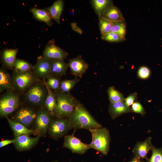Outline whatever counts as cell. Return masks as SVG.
Instances as JSON below:
<instances>
[{
    "label": "cell",
    "mask_w": 162,
    "mask_h": 162,
    "mask_svg": "<svg viewBox=\"0 0 162 162\" xmlns=\"http://www.w3.org/2000/svg\"><path fill=\"white\" fill-rule=\"evenodd\" d=\"M68 118L71 129L75 130L83 129L89 130L102 127L84 106L78 102Z\"/></svg>",
    "instance_id": "6da1fadb"
},
{
    "label": "cell",
    "mask_w": 162,
    "mask_h": 162,
    "mask_svg": "<svg viewBox=\"0 0 162 162\" xmlns=\"http://www.w3.org/2000/svg\"><path fill=\"white\" fill-rule=\"evenodd\" d=\"M54 92L56 100L54 116L58 118H69L78 102L69 93L60 90L54 91Z\"/></svg>",
    "instance_id": "7a4b0ae2"
},
{
    "label": "cell",
    "mask_w": 162,
    "mask_h": 162,
    "mask_svg": "<svg viewBox=\"0 0 162 162\" xmlns=\"http://www.w3.org/2000/svg\"><path fill=\"white\" fill-rule=\"evenodd\" d=\"M91 133V148L107 155L109 150L110 137L109 131L106 128H94L89 130Z\"/></svg>",
    "instance_id": "3957f363"
},
{
    "label": "cell",
    "mask_w": 162,
    "mask_h": 162,
    "mask_svg": "<svg viewBox=\"0 0 162 162\" xmlns=\"http://www.w3.org/2000/svg\"><path fill=\"white\" fill-rule=\"evenodd\" d=\"M48 94L45 83L38 81L30 86L25 95L26 101L35 106L44 104Z\"/></svg>",
    "instance_id": "277c9868"
},
{
    "label": "cell",
    "mask_w": 162,
    "mask_h": 162,
    "mask_svg": "<svg viewBox=\"0 0 162 162\" xmlns=\"http://www.w3.org/2000/svg\"><path fill=\"white\" fill-rule=\"evenodd\" d=\"M12 79L14 90L20 92H23L39 81L31 71L24 73L14 72Z\"/></svg>",
    "instance_id": "5b68a950"
},
{
    "label": "cell",
    "mask_w": 162,
    "mask_h": 162,
    "mask_svg": "<svg viewBox=\"0 0 162 162\" xmlns=\"http://www.w3.org/2000/svg\"><path fill=\"white\" fill-rule=\"evenodd\" d=\"M19 104L18 95L12 92L8 91L0 99V115L6 117L12 113L18 107Z\"/></svg>",
    "instance_id": "8992f818"
},
{
    "label": "cell",
    "mask_w": 162,
    "mask_h": 162,
    "mask_svg": "<svg viewBox=\"0 0 162 162\" xmlns=\"http://www.w3.org/2000/svg\"><path fill=\"white\" fill-rule=\"evenodd\" d=\"M71 129L68 118H58L52 120L47 131L51 138L57 140L66 136Z\"/></svg>",
    "instance_id": "52a82bcc"
},
{
    "label": "cell",
    "mask_w": 162,
    "mask_h": 162,
    "mask_svg": "<svg viewBox=\"0 0 162 162\" xmlns=\"http://www.w3.org/2000/svg\"><path fill=\"white\" fill-rule=\"evenodd\" d=\"M52 116L45 109L40 110L37 113L34 120L33 134L40 136H45L49 124L52 120Z\"/></svg>",
    "instance_id": "ba28073f"
},
{
    "label": "cell",
    "mask_w": 162,
    "mask_h": 162,
    "mask_svg": "<svg viewBox=\"0 0 162 162\" xmlns=\"http://www.w3.org/2000/svg\"><path fill=\"white\" fill-rule=\"evenodd\" d=\"M76 130L71 134L65 136L63 147L70 149L72 153L81 154L85 153L88 150L91 148L90 144L82 142L79 139L74 136Z\"/></svg>",
    "instance_id": "9c48e42d"
},
{
    "label": "cell",
    "mask_w": 162,
    "mask_h": 162,
    "mask_svg": "<svg viewBox=\"0 0 162 162\" xmlns=\"http://www.w3.org/2000/svg\"><path fill=\"white\" fill-rule=\"evenodd\" d=\"M51 59L43 57L38 58L37 62L33 66V73L37 78L45 80L51 76Z\"/></svg>",
    "instance_id": "30bf717a"
},
{
    "label": "cell",
    "mask_w": 162,
    "mask_h": 162,
    "mask_svg": "<svg viewBox=\"0 0 162 162\" xmlns=\"http://www.w3.org/2000/svg\"><path fill=\"white\" fill-rule=\"evenodd\" d=\"M68 53L64 50L57 46L54 39L50 40L46 45L43 52L42 56L52 59L66 58Z\"/></svg>",
    "instance_id": "8fae6325"
},
{
    "label": "cell",
    "mask_w": 162,
    "mask_h": 162,
    "mask_svg": "<svg viewBox=\"0 0 162 162\" xmlns=\"http://www.w3.org/2000/svg\"><path fill=\"white\" fill-rule=\"evenodd\" d=\"M40 136L38 135L34 137H31L25 135L15 136L14 144L16 149L19 151L28 150L38 143Z\"/></svg>",
    "instance_id": "7c38bea8"
},
{
    "label": "cell",
    "mask_w": 162,
    "mask_h": 162,
    "mask_svg": "<svg viewBox=\"0 0 162 162\" xmlns=\"http://www.w3.org/2000/svg\"><path fill=\"white\" fill-rule=\"evenodd\" d=\"M36 114L32 109L27 107H22L16 112L14 120L27 128L34 121Z\"/></svg>",
    "instance_id": "4fadbf2b"
},
{
    "label": "cell",
    "mask_w": 162,
    "mask_h": 162,
    "mask_svg": "<svg viewBox=\"0 0 162 162\" xmlns=\"http://www.w3.org/2000/svg\"><path fill=\"white\" fill-rule=\"evenodd\" d=\"M68 65L71 74L76 78H81L88 68V65L80 56L69 60Z\"/></svg>",
    "instance_id": "5bb4252c"
},
{
    "label": "cell",
    "mask_w": 162,
    "mask_h": 162,
    "mask_svg": "<svg viewBox=\"0 0 162 162\" xmlns=\"http://www.w3.org/2000/svg\"><path fill=\"white\" fill-rule=\"evenodd\" d=\"M151 140V137H149L143 142H137L132 151L134 157L147 160V154L149 151L152 150L153 146Z\"/></svg>",
    "instance_id": "9a60e30c"
},
{
    "label": "cell",
    "mask_w": 162,
    "mask_h": 162,
    "mask_svg": "<svg viewBox=\"0 0 162 162\" xmlns=\"http://www.w3.org/2000/svg\"><path fill=\"white\" fill-rule=\"evenodd\" d=\"M18 49H5L1 52V61L3 65L9 69H12L14 67Z\"/></svg>",
    "instance_id": "2e32d148"
},
{
    "label": "cell",
    "mask_w": 162,
    "mask_h": 162,
    "mask_svg": "<svg viewBox=\"0 0 162 162\" xmlns=\"http://www.w3.org/2000/svg\"><path fill=\"white\" fill-rule=\"evenodd\" d=\"M109 112L112 119H115L124 114L132 112L131 108L127 106L124 101L110 103Z\"/></svg>",
    "instance_id": "e0dca14e"
},
{
    "label": "cell",
    "mask_w": 162,
    "mask_h": 162,
    "mask_svg": "<svg viewBox=\"0 0 162 162\" xmlns=\"http://www.w3.org/2000/svg\"><path fill=\"white\" fill-rule=\"evenodd\" d=\"M64 2L62 0L55 1L50 7L44 9L49 14L52 20L58 24H60V19L64 9Z\"/></svg>",
    "instance_id": "ac0fdd59"
},
{
    "label": "cell",
    "mask_w": 162,
    "mask_h": 162,
    "mask_svg": "<svg viewBox=\"0 0 162 162\" xmlns=\"http://www.w3.org/2000/svg\"><path fill=\"white\" fill-rule=\"evenodd\" d=\"M51 75L57 77L65 74L69 67L62 59H52L51 62Z\"/></svg>",
    "instance_id": "d6986e66"
},
{
    "label": "cell",
    "mask_w": 162,
    "mask_h": 162,
    "mask_svg": "<svg viewBox=\"0 0 162 162\" xmlns=\"http://www.w3.org/2000/svg\"><path fill=\"white\" fill-rule=\"evenodd\" d=\"M103 18L113 22L125 21L120 10L114 4L109 7L101 16Z\"/></svg>",
    "instance_id": "ffe728a7"
},
{
    "label": "cell",
    "mask_w": 162,
    "mask_h": 162,
    "mask_svg": "<svg viewBox=\"0 0 162 162\" xmlns=\"http://www.w3.org/2000/svg\"><path fill=\"white\" fill-rule=\"evenodd\" d=\"M6 118L15 136L22 135L29 136L33 133V130L28 129L20 123L10 119L8 116Z\"/></svg>",
    "instance_id": "44dd1931"
},
{
    "label": "cell",
    "mask_w": 162,
    "mask_h": 162,
    "mask_svg": "<svg viewBox=\"0 0 162 162\" xmlns=\"http://www.w3.org/2000/svg\"><path fill=\"white\" fill-rule=\"evenodd\" d=\"M29 10L32 14L33 17L36 20L43 22L50 27L53 25L52 18L48 13L44 9L32 7L30 8Z\"/></svg>",
    "instance_id": "7402d4cb"
},
{
    "label": "cell",
    "mask_w": 162,
    "mask_h": 162,
    "mask_svg": "<svg viewBox=\"0 0 162 162\" xmlns=\"http://www.w3.org/2000/svg\"><path fill=\"white\" fill-rule=\"evenodd\" d=\"M12 92L14 90L12 83V79L5 69L1 68L0 70V91L4 90Z\"/></svg>",
    "instance_id": "603a6c76"
},
{
    "label": "cell",
    "mask_w": 162,
    "mask_h": 162,
    "mask_svg": "<svg viewBox=\"0 0 162 162\" xmlns=\"http://www.w3.org/2000/svg\"><path fill=\"white\" fill-rule=\"evenodd\" d=\"M92 7L98 18L109 7L113 4L110 0H92L91 1Z\"/></svg>",
    "instance_id": "cb8c5ba5"
},
{
    "label": "cell",
    "mask_w": 162,
    "mask_h": 162,
    "mask_svg": "<svg viewBox=\"0 0 162 162\" xmlns=\"http://www.w3.org/2000/svg\"><path fill=\"white\" fill-rule=\"evenodd\" d=\"M46 85L48 90V94L44 105L47 110L52 116H54V111L56 106L55 96L54 92Z\"/></svg>",
    "instance_id": "d4e9b609"
},
{
    "label": "cell",
    "mask_w": 162,
    "mask_h": 162,
    "mask_svg": "<svg viewBox=\"0 0 162 162\" xmlns=\"http://www.w3.org/2000/svg\"><path fill=\"white\" fill-rule=\"evenodd\" d=\"M33 66L30 64L23 60L16 58L15 61L14 70V72L24 73L31 71Z\"/></svg>",
    "instance_id": "484cf974"
},
{
    "label": "cell",
    "mask_w": 162,
    "mask_h": 162,
    "mask_svg": "<svg viewBox=\"0 0 162 162\" xmlns=\"http://www.w3.org/2000/svg\"><path fill=\"white\" fill-rule=\"evenodd\" d=\"M99 26L101 38L109 33L115 22L106 20L102 17L99 18Z\"/></svg>",
    "instance_id": "4316f807"
},
{
    "label": "cell",
    "mask_w": 162,
    "mask_h": 162,
    "mask_svg": "<svg viewBox=\"0 0 162 162\" xmlns=\"http://www.w3.org/2000/svg\"><path fill=\"white\" fill-rule=\"evenodd\" d=\"M107 92L110 103L124 101L125 98L124 95L116 89L114 86L109 87L107 90Z\"/></svg>",
    "instance_id": "83f0119b"
},
{
    "label": "cell",
    "mask_w": 162,
    "mask_h": 162,
    "mask_svg": "<svg viewBox=\"0 0 162 162\" xmlns=\"http://www.w3.org/2000/svg\"><path fill=\"white\" fill-rule=\"evenodd\" d=\"M79 81L77 78L73 80H63L61 81L60 90L63 92L69 93Z\"/></svg>",
    "instance_id": "f1b7e54d"
},
{
    "label": "cell",
    "mask_w": 162,
    "mask_h": 162,
    "mask_svg": "<svg viewBox=\"0 0 162 162\" xmlns=\"http://www.w3.org/2000/svg\"><path fill=\"white\" fill-rule=\"evenodd\" d=\"M110 32L117 33L125 38L126 25L125 21L114 22Z\"/></svg>",
    "instance_id": "f546056e"
},
{
    "label": "cell",
    "mask_w": 162,
    "mask_h": 162,
    "mask_svg": "<svg viewBox=\"0 0 162 162\" xmlns=\"http://www.w3.org/2000/svg\"><path fill=\"white\" fill-rule=\"evenodd\" d=\"M47 79L46 81L44 80V82L51 90L54 91L60 90L61 81L58 77L51 75Z\"/></svg>",
    "instance_id": "4dcf8cb0"
},
{
    "label": "cell",
    "mask_w": 162,
    "mask_h": 162,
    "mask_svg": "<svg viewBox=\"0 0 162 162\" xmlns=\"http://www.w3.org/2000/svg\"><path fill=\"white\" fill-rule=\"evenodd\" d=\"M101 38L104 40L110 43L122 42L126 39L125 38L121 35L111 32H110Z\"/></svg>",
    "instance_id": "1f68e13d"
},
{
    "label": "cell",
    "mask_w": 162,
    "mask_h": 162,
    "mask_svg": "<svg viewBox=\"0 0 162 162\" xmlns=\"http://www.w3.org/2000/svg\"><path fill=\"white\" fill-rule=\"evenodd\" d=\"M151 157L146 162H162V148H157L153 146Z\"/></svg>",
    "instance_id": "d6a6232c"
},
{
    "label": "cell",
    "mask_w": 162,
    "mask_h": 162,
    "mask_svg": "<svg viewBox=\"0 0 162 162\" xmlns=\"http://www.w3.org/2000/svg\"><path fill=\"white\" fill-rule=\"evenodd\" d=\"M151 71L150 69L147 66H142L138 69L137 75L138 77L142 80H146L150 76Z\"/></svg>",
    "instance_id": "836d02e7"
},
{
    "label": "cell",
    "mask_w": 162,
    "mask_h": 162,
    "mask_svg": "<svg viewBox=\"0 0 162 162\" xmlns=\"http://www.w3.org/2000/svg\"><path fill=\"white\" fill-rule=\"evenodd\" d=\"M132 112L139 113L142 115H144L146 113L144 109L139 102H136L134 103L132 105L131 107Z\"/></svg>",
    "instance_id": "e575fe53"
},
{
    "label": "cell",
    "mask_w": 162,
    "mask_h": 162,
    "mask_svg": "<svg viewBox=\"0 0 162 162\" xmlns=\"http://www.w3.org/2000/svg\"><path fill=\"white\" fill-rule=\"evenodd\" d=\"M137 97V94L136 92L132 93L125 98L124 102L127 106L130 107L134 103V100Z\"/></svg>",
    "instance_id": "d590c367"
},
{
    "label": "cell",
    "mask_w": 162,
    "mask_h": 162,
    "mask_svg": "<svg viewBox=\"0 0 162 162\" xmlns=\"http://www.w3.org/2000/svg\"><path fill=\"white\" fill-rule=\"evenodd\" d=\"M14 140H6L0 142V147L2 148L11 143H14Z\"/></svg>",
    "instance_id": "8d00e7d4"
},
{
    "label": "cell",
    "mask_w": 162,
    "mask_h": 162,
    "mask_svg": "<svg viewBox=\"0 0 162 162\" xmlns=\"http://www.w3.org/2000/svg\"><path fill=\"white\" fill-rule=\"evenodd\" d=\"M71 24L72 28L74 30H75L76 32L79 33L80 34H82V31L81 30H79V29L80 28L76 25V23H72Z\"/></svg>",
    "instance_id": "74e56055"
},
{
    "label": "cell",
    "mask_w": 162,
    "mask_h": 162,
    "mask_svg": "<svg viewBox=\"0 0 162 162\" xmlns=\"http://www.w3.org/2000/svg\"><path fill=\"white\" fill-rule=\"evenodd\" d=\"M129 162H143L142 161L141 159L136 157H134L132 159V160Z\"/></svg>",
    "instance_id": "f35d334b"
},
{
    "label": "cell",
    "mask_w": 162,
    "mask_h": 162,
    "mask_svg": "<svg viewBox=\"0 0 162 162\" xmlns=\"http://www.w3.org/2000/svg\"><path fill=\"white\" fill-rule=\"evenodd\" d=\"M51 162H59L57 161H52Z\"/></svg>",
    "instance_id": "ab89813d"
}]
</instances>
